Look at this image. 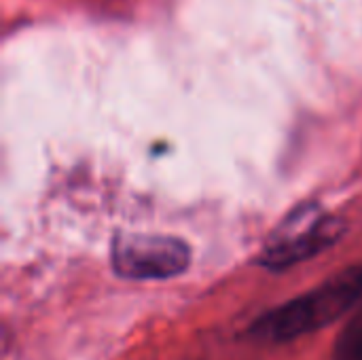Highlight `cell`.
Segmentation results:
<instances>
[{
  "label": "cell",
  "instance_id": "obj_1",
  "mask_svg": "<svg viewBox=\"0 0 362 360\" xmlns=\"http://www.w3.org/2000/svg\"><path fill=\"white\" fill-rule=\"evenodd\" d=\"M362 297V265L329 278L318 289L263 314L250 327L261 342H293L344 316Z\"/></svg>",
  "mask_w": 362,
  "mask_h": 360
},
{
  "label": "cell",
  "instance_id": "obj_2",
  "mask_svg": "<svg viewBox=\"0 0 362 360\" xmlns=\"http://www.w3.org/2000/svg\"><path fill=\"white\" fill-rule=\"evenodd\" d=\"M346 231V223L325 214L314 206L295 210L269 238L259 255V263L267 269H286L331 248Z\"/></svg>",
  "mask_w": 362,
  "mask_h": 360
},
{
  "label": "cell",
  "instance_id": "obj_3",
  "mask_svg": "<svg viewBox=\"0 0 362 360\" xmlns=\"http://www.w3.org/2000/svg\"><path fill=\"white\" fill-rule=\"evenodd\" d=\"M110 263L127 280H168L189 267L191 248L172 236L121 233L112 242Z\"/></svg>",
  "mask_w": 362,
  "mask_h": 360
},
{
  "label": "cell",
  "instance_id": "obj_4",
  "mask_svg": "<svg viewBox=\"0 0 362 360\" xmlns=\"http://www.w3.org/2000/svg\"><path fill=\"white\" fill-rule=\"evenodd\" d=\"M335 360H362V320L344 329L335 344Z\"/></svg>",
  "mask_w": 362,
  "mask_h": 360
}]
</instances>
